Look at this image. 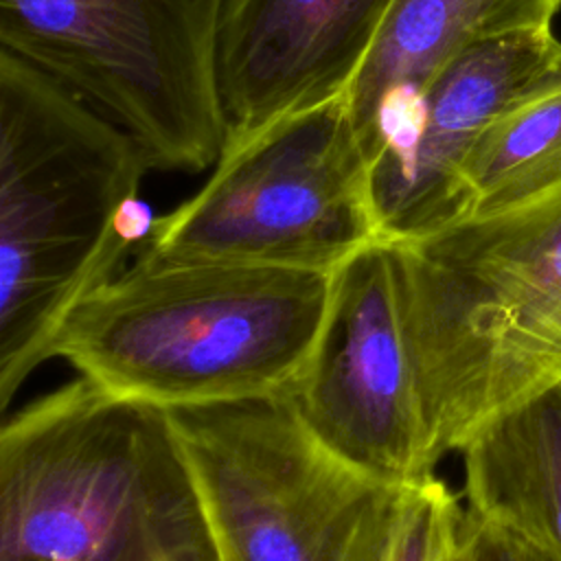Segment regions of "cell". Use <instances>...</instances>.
<instances>
[{
    "label": "cell",
    "instance_id": "8",
    "mask_svg": "<svg viewBox=\"0 0 561 561\" xmlns=\"http://www.w3.org/2000/svg\"><path fill=\"white\" fill-rule=\"evenodd\" d=\"M280 397L357 471L397 486L434 476L394 243L375 241L335 270L320 342Z\"/></svg>",
    "mask_w": 561,
    "mask_h": 561
},
{
    "label": "cell",
    "instance_id": "11",
    "mask_svg": "<svg viewBox=\"0 0 561 561\" xmlns=\"http://www.w3.org/2000/svg\"><path fill=\"white\" fill-rule=\"evenodd\" d=\"M559 7L561 0H394L348 90L370 162L399 134L447 61L486 39L552 28Z\"/></svg>",
    "mask_w": 561,
    "mask_h": 561
},
{
    "label": "cell",
    "instance_id": "13",
    "mask_svg": "<svg viewBox=\"0 0 561 561\" xmlns=\"http://www.w3.org/2000/svg\"><path fill=\"white\" fill-rule=\"evenodd\" d=\"M557 188L561 90L513 110L480 136L462 167L465 219L502 213Z\"/></svg>",
    "mask_w": 561,
    "mask_h": 561
},
{
    "label": "cell",
    "instance_id": "3",
    "mask_svg": "<svg viewBox=\"0 0 561 561\" xmlns=\"http://www.w3.org/2000/svg\"><path fill=\"white\" fill-rule=\"evenodd\" d=\"M0 561H219L171 412L79 375L4 416Z\"/></svg>",
    "mask_w": 561,
    "mask_h": 561
},
{
    "label": "cell",
    "instance_id": "15",
    "mask_svg": "<svg viewBox=\"0 0 561 561\" xmlns=\"http://www.w3.org/2000/svg\"><path fill=\"white\" fill-rule=\"evenodd\" d=\"M471 561H561L522 535L473 515H465Z\"/></svg>",
    "mask_w": 561,
    "mask_h": 561
},
{
    "label": "cell",
    "instance_id": "4",
    "mask_svg": "<svg viewBox=\"0 0 561 561\" xmlns=\"http://www.w3.org/2000/svg\"><path fill=\"white\" fill-rule=\"evenodd\" d=\"M394 248L440 460L491 416L561 379V188Z\"/></svg>",
    "mask_w": 561,
    "mask_h": 561
},
{
    "label": "cell",
    "instance_id": "9",
    "mask_svg": "<svg viewBox=\"0 0 561 561\" xmlns=\"http://www.w3.org/2000/svg\"><path fill=\"white\" fill-rule=\"evenodd\" d=\"M557 90L561 39L552 28L486 39L447 61L373 162L381 241H416L465 219L462 167L480 136Z\"/></svg>",
    "mask_w": 561,
    "mask_h": 561
},
{
    "label": "cell",
    "instance_id": "6",
    "mask_svg": "<svg viewBox=\"0 0 561 561\" xmlns=\"http://www.w3.org/2000/svg\"><path fill=\"white\" fill-rule=\"evenodd\" d=\"M169 412L219 561H388L412 486L340 460L280 394Z\"/></svg>",
    "mask_w": 561,
    "mask_h": 561
},
{
    "label": "cell",
    "instance_id": "5",
    "mask_svg": "<svg viewBox=\"0 0 561 561\" xmlns=\"http://www.w3.org/2000/svg\"><path fill=\"white\" fill-rule=\"evenodd\" d=\"M348 92L226 142L206 184L151 219L140 254L335 272L381 241Z\"/></svg>",
    "mask_w": 561,
    "mask_h": 561
},
{
    "label": "cell",
    "instance_id": "12",
    "mask_svg": "<svg viewBox=\"0 0 561 561\" xmlns=\"http://www.w3.org/2000/svg\"><path fill=\"white\" fill-rule=\"evenodd\" d=\"M460 454L467 513L561 559V379L491 416Z\"/></svg>",
    "mask_w": 561,
    "mask_h": 561
},
{
    "label": "cell",
    "instance_id": "7",
    "mask_svg": "<svg viewBox=\"0 0 561 561\" xmlns=\"http://www.w3.org/2000/svg\"><path fill=\"white\" fill-rule=\"evenodd\" d=\"M226 0H0V44L145 149L151 169L197 173L226 142L217 35Z\"/></svg>",
    "mask_w": 561,
    "mask_h": 561
},
{
    "label": "cell",
    "instance_id": "1",
    "mask_svg": "<svg viewBox=\"0 0 561 561\" xmlns=\"http://www.w3.org/2000/svg\"><path fill=\"white\" fill-rule=\"evenodd\" d=\"M138 140L0 50V412L53 357L68 313L145 239Z\"/></svg>",
    "mask_w": 561,
    "mask_h": 561
},
{
    "label": "cell",
    "instance_id": "16",
    "mask_svg": "<svg viewBox=\"0 0 561 561\" xmlns=\"http://www.w3.org/2000/svg\"><path fill=\"white\" fill-rule=\"evenodd\" d=\"M445 561H471V557H469V546H467V539H465V526H462L460 539H458L456 546L449 550V554L445 557Z\"/></svg>",
    "mask_w": 561,
    "mask_h": 561
},
{
    "label": "cell",
    "instance_id": "14",
    "mask_svg": "<svg viewBox=\"0 0 561 561\" xmlns=\"http://www.w3.org/2000/svg\"><path fill=\"white\" fill-rule=\"evenodd\" d=\"M465 515L456 495L436 476L414 484L388 561H445L462 535Z\"/></svg>",
    "mask_w": 561,
    "mask_h": 561
},
{
    "label": "cell",
    "instance_id": "10",
    "mask_svg": "<svg viewBox=\"0 0 561 561\" xmlns=\"http://www.w3.org/2000/svg\"><path fill=\"white\" fill-rule=\"evenodd\" d=\"M392 2L226 0L215 59L226 142L348 92Z\"/></svg>",
    "mask_w": 561,
    "mask_h": 561
},
{
    "label": "cell",
    "instance_id": "2",
    "mask_svg": "<svg viewBox=\"0 0 561 561\" xmlns=\"http://www.w3.org/2000/svg\"><path fill=\"white\" fill-rule=\"evenodd\" d=\"M333 274L138 252L75 305L53 357L167 410L280 394L320 342Z\"/></svg>",
    "mask_w": 561,
    "mask_h": 561
}]
</instances>
